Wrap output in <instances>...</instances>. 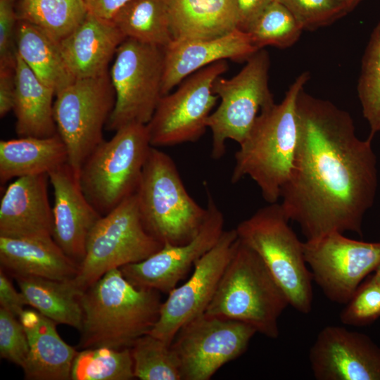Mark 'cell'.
Masks as SVG:
<instances>
[{
  "mask_svg": "<svg viewBox=\"0 0 380 380\" xmlns=\"http://www.w3.org/2000/svg\"><path fill=\"white\" fill-rule=\"evenodd\" d=\"M135 378L141 380H182L178 357L171 345L149 334L130 348Z\"/></svg>",
  "mask_w": 380,
  "mask_h": 380,
  "instance_id": "1f68e13d",
  "label": "cell"
},
{
  "mask_svg": "<svg viewBox=\"0 0 380 380\" xmlns=\"http://www.w3.org/2000/svg\"><path fill=\"white\" fill-rule=\"evenodd\" d=\"M125 39L111 20L87 13L80 25L58 46L75 79L91 78L108 72L110 61Z\"/></svg>",
  "mask_w": 380,
  "mask_h": 380,
  "instance_id": "44dd1931",
  "label": "cell"
},
{
  "mask_svg": "<svg viewBox=\"0 0 380 380\" xmlns=\"http://www.w3.org/2000/svg\"><path fill=\"white\" fill-rule=\"evenodd\" d=\"M172 41L208 39L239 29L235 0H166Z\"/></svg>",
  "mask_w": 380,
  "mask_h": 380,
  "instance_id": "cb8c5ba5",
  "label": "cell"
},
{
  "mask_svg": "<svg viewBox=\"0 0 380 380\" xmlns=\"http://www.w3.org/2000/svg\"><path fill=\"white\" fill-rule=\"evenodd\" d=\"M15 92V68H0V116L13 110Z\"/></svg>",
  "mask_w": 380,
  "mask_h": 380,
  "instance_id": "60d3db41",
  "label": "cell"
},
{
  "mask_svg": "<svg viewBox=\"0 0 380 380\" xmlns=\"http://www.w3.org/2000/svg\"><path fill=\"white\" fill-rule=\"evenodd\" d=\"M111 21L125 38L162 48L172 42L166 0H129Z\"/></svg>",
  "mask_w": 380,
  "mask_h": 380,
  "instance_id": "f1b7e54d",
  "label": "cell"
},
{
  "mask_svg": "<svg viewBox=\"0 0 380 380\" xmlns=\"http://www.w3.org/2000/svg\"><path fill=\"white\" fill-rule=\"evenodd\" d=\"M28 339L29 353L22 367L25 379H71L77 350L58 334L56 323L36 310L25 309L19 317Z\"/></svg>",
  "mask_w": 380,
  "mask_h": 380,
  "instance_id": "7402d4cb",
  "label": "cell"
},
{
  "mask_svg": "<svg viewBox=\"0 0 380 380\" xmlns=\"http://www.w3.org/2000/svg\"><path fill=\"white\" fill-rule=\"evenodd\" d=\"M227 69L226 60L209 65L187 77L174 92L160 98L146 125L151 146L194 142L203 135L219 99L213 92V83Z\"/></svg>",
  "mask_w": 380,
  "mask_h": 380,
  "instance_id": "7c38bea8",
  "label": "cell"
},
{
  "mask_svg": "<svg viewBox=\"0 0 380 380\" xmlns=\"http://www.w3.org/2000/svg\"><path fill=\"white\" fill-rule=\"evenodd\" d=\"M277 203L258 209L236 227L238 238L253 249L284 291L289 305L308 314L312 310V273L300 241Z\"/></svg>",
  "mask_w": 380,
  "mask_h": 380,
  "instance_id": "8992f818",
  "label": "cell"
},
{
  "mask_svg": "<svg viewBox=\"0 0 380 380\" xmlns=\"http://www.w3.org/2000/svg\"><path fill=\"white\" fill-rule=\"evenodd\" d=\"M135 378L130 348L96 347L77 353L72 380H129Z\"/></svg>",
  "mask_w": 380,
  "mask_h": 380,
  "instance_id": "4dcf8cb0",
  "label": "cell"
},
{
  "mask_svg": "<svg viewBox=\"0 0 380 380\" xmlns=\"http://www.w3.org/2000/svg\"><path fill=\"white\" fill-rule=\"evenodd\" d=\"M160 293L133 285L120 269L108 271L81 295L79 348H130L156 323L163 303Z\"/></svg>",
  "mask_w": 380,
  "mask_h": 380,
  "instance_id": "7a4b0ae2",
  "label": "cell"
},
{
  "mask_svg": "<svg viewBox=\"0 0 380 380\" xmlns=\"http://www.w3.org/2000/svg\"><path fill=\"white\" fill-rule=\"evenodd\" d=\"M83 0H18V20L26 21L59 43L83 21Z\"/></svg>",
  "mask_w": 380,
  "mask_h": 380,
  "instance_id": "f546056e",
  "label": "cell"
},
{
  "mask_svg": "<svg viewBox=\"0 0 380 380\" xmlns=\"http://www.w3.org/2000/svg\"><path fill=\"white\" fill-rule=\"evenodd\" d=\"M53 187V239L78 264L85 254L87 237L102 216L83 193L78 174L66 163L48 174Z\"/></svg>",
  "mask_w": 380,
  "mask_h": 380,
  "instance_id": "ac0fdd59",
  "label": "cell"
},
{
  "mask_svg": "<svg viewBox=\"0 0 380 380\" xmlns=\"http://www.w3.org/2000/svg\"><path fill=\"white\" fill-rule=\"evenodd\" d=\"M309 360L317 380H380V347L367 335L343 327L323 328Z\"/></svg>",
  "mask_w": 380,
  "mask_h": 380,
  "instance_id": "e0dca14e",
  "label": "cell"
},
{
  "mask_svg": "<svg viewBox=\"0 0 380 380\" xmlns=\"http://www.w3.org/2000/svg\"><path fill=\"white\" fill-rule=\"evenodd\" d=\"M299 137L280 203L306 240L331 232L362 236L363 218L378 186L372 139H360L347 111L302 89Z\"/></svg>",
  "mask_w": 380,
  "mask_h": 380,
  "instance_id": "6da1fadb",
  "label": "cell"
},
{
  "mask_svg": "<svg viewBox=\"0 0 380 380\" xmlns=\"http://www.w3.org/2000/svg\"><path fill=\"white\" fill-rule=\"evenodd\" d=\"M310 77L302 72L279 103L261 110L234 155L232 182L249 177L269 203H277L291 175L299 137L297 100Z\"/></svg>",
  "mask_w": 380,
  "mask_h": 380,
  "instance_id": "3957f363",
  "label": "cell"
},
{
  "mask_svg": "<svg viewBox=\"0 0 380 380\" xmlns=\"http://www.w3.org/2000/svg\"><path fill=\"white\" fill-rule=\"evenodd\" d=\"M0 262L15 277L64 281L73 279L79 269L53 238L0 236Z\"/></svg>",
  "mask_w": 380,
  "mask_h": 380,
  "instance_id": "603a6c76",
  "label": "cell"
},
{
  "mask_svg": "<svg viewBox=\"0 0 380 380\" xmlns=\"http://www.w3.org/2000/svg\"><path fill=\"white\" fill-rule=\"evenodd\" d=\"M380 317V284L372 277L358 286L340 314L346 325L365 326Z\"/></svg>",
  "mask_w": 380,
  "mask_h": 380,
  "instance_id": "e575fe53",
  "label": "cell"
},
{
  "mask_svg": "<svg viewBox=\"0 0 380 380\" xmlns=\"http://www.w3.org/2000/svg\"><path fill=\"white\" fill-rule=\"evenodd\" d=\"M163 246L146 229L134 194L102 215L92 227L72 282L83 293L108 271L144 260Z\"/></svg>",
  "mask_w": 380,
  "mask_h": 380,
  "instance_id": "ba28073f",
  "label": "cell"
},
{
  "mask_svg": "<svg viewBox=\"0 0 380 380\" xmlns=\"http://www.w3.org/2000/svg\"><path fill=\"white\" fill-rule=\"evenodd\" d=\"M48 179L46 174L26 176L8 186L0 202V236L53 238Z\"/></svg>",
  "mask_w": 380,
  "mask_h": 380,
  "instance_id": "d6986e66",
  "label": "cell"
},
{
  "mask_svg": "<svg viewBox=\"0 0 380 380\" xmlns=\"http://www.w3.org/2000/svg\"><path fill=\"white\" fill-rule=\"evenodd\" d=\"M257 333L243 322L203 313L184 325L171 347L182 380H209L227 362L241 356Z\"/></svg>",
  "mask_w": 380,
  "mask_h": 380,
  "instance_id": "4fadbf2b",
  "label": "cell"
},
{
  "mask_svg": "<svg viewBox=\"0 0 380 380\" xmlns=\"http://www.w3.org/2000/svg\"><path fill=\"white\" fill-rule=\"evenodd\" d=\"M293 15L303 30L329 25L346 13L335 0H278Z\"/></svg>",
  "mask_w": 380,
  "mask_h": 380,
  "instance_id": "d590c367",
  "label": "cell"
},
{
  "mask_svg": "<svg viewBox=\"0 0 380 380\" xmlns=\"http://www.w3.org/2000/svg\"><path fill=\"white\" fill-rule=\"evenodd\" d=\"M331 232L303 242L312 279L327 298L346 304L362 281L380 266V241L365 242Z\"/></svg>",
  "mask_w": 380,
  "mask_h": 380,
  "instance_id": "5bb4252c",
  "label": "cell"
},
{
  "mask_svg": "<svg viewBox=\"0 0 380 380\" xmlns=\"http://www.w3.org/2000/svg\"><path fill=\"white\" fill-rule=\"evenodd\" d=\"M207 196L206 217L195 238L181 245L165 243L144 260L122 267L120 269L129 281L167 294L213 248L224 231V217L208 189Z\"/></svg>",
  "mask_w": 380,
  "mask_h": 380,
  "instance_id": "2e32d148",
  "label": "cell"
},
{
  "mask_svg": "<svg viewBox=\"0 0 380 380\" xmlns=\"http://www.w3.org/2000/svg\"><path fill=\"white\" fill-rule=\"evenodd\" d=\"M372 277L380 284V266L375 270V273Z\"/></svg>",
  "mask_w": 380,
  "mask_h": 380,
  "instance_id": "ee69618b",
  "label": "cell"
},
{
  "mask_svg": "<svg viewBox=\"0 0 380 380\" xmlns=\"http://www.w3.org/2000/svg\"><path fill=\"white\" fill-rule=\"evenodd\" d=\"M258 50L239 29L212 39L172 41L164 48L163 96L200 69L223 60L246 61Z\"/></svg>",
  "mask_w": 380,
  "mask_h": 380,
  "instance_id": "ffe728a7",
  "label": "cell"
},
{
  "mask_svg": "<svg viewBox=\"0 0 380 380\" xmlns=\"http://www.w3.org/2000/svg\"><path fill=\"white\" fill-rule=\"evenodd\" d=\"M29 353L25 329L19 318L0 308V356L21 367Z\"/></svg>",
  "mask_w": 380,
  "mask_h": 380,
  "instance_id": "8d00e7d4",
  "label": "cell"
},
{
  "mask_svg": "<svg viewBox=\"0 0 380 380\" xmlns=\"http://www.w3.org/2000/svg\"><path fill=\"white\" fill-rule=\"evenodd\" d=\"M289 305L284 291L259 255L238 238L205 313L243 322L277 338L279 318Z\"/></svg>",
  "mask_w": 380,
  "mask_h": 380,
  "instance_id": "277c9868",
  "label": "cell"
},
{
  "mask_svg": "<svg viewBox=\"0 0 380 380\" xmlns=\"http://www.w3.org/2000/svg\"><path fill=\"white\" fill-rule=\"evenodd\" d=\"M357 90L363 116L370 128L368 137L373 139L380 132V21L365 47Z\"/></svg>",
  "mask_w": 380,
  "mask_h": 380,
  "instance_id": "d6a6232c",
  "label": "cell"
},
{
  "mask_svg": "<svg viewBox=\"0 0 380 380\" xmlns=\"http://www.w3.org/2000/svg\"><path fill=\"white\" fill-rule=\"evenodd\" d=\"M343 9L346 13L353 11L362 0H335Z\"/></svg>",
  "mask_w": 380,
  "mask_h": 380,
  "instance_id": "7bdbcfd3",
  "label": "cell"
},
{
  "mask_svg": "<svg viewBox=\"0 0 380 380\" xmlns=\"http://www.w3.org/2000/svg\"><path fill=\"white\" fill-rule=\"evenodd\" d=\"M164 48L126 38L109 73L115 102L106 127L147 125L163 96Z\"/></svg>",
  "mask_w": 380,
  "mask_h": 380,
  "instance_id": "30bf717a",
  "label": "cell"
},
{
  "mask_svg": "<svg viewBox=\"0 0 380 380\" xmlns=\"http://www.w3.org/2000/svg\"><path fill=\"white\" fill-rule=\"evenodd\" d=\"M151 147L146 125L129 124L103 139L86 159L80 184L101 215L136 193Z\"/></svg>",
  "mask_w": 380,
  "mask_h": 380,
  "instance_id": "52a82bcc",
  "label": "cell"
},
{
  "mask_svg": "<svg viewBox=\"0 0 380 380\" xmlns=\"http://www.w3.org/2000/svg\"><path fill=\"white\" fill-rule=\"evenodd\" d=\"M239 29L246 31L249 25L272 3L277 0H235Z\"/></svg>",
  "mask_w": 380,
  "mask_h": 380,
  "instance_id": "ab89813d",
  "label": "cell"
},
{
  "mask_svg": "<svg viewBox=\"0 0 380 380\" xmlns=\"http://www.w3.org/2000/svg\"><path fill=\"white\" fill-rule=\"evenodd\" d=\"M53 115L65 143L69 165L79 171L91 153L103 141V129L115 106L109 74L75 79L56 94Z\"/></svg>",
  "mask_w": 380,
  "mask_h": 380,
  "instance_id": "8fae6325",
  "label": "cell"
},
{
  "mask_svg": "<svg viewBox=\"0 0 380 380\" xmlns=\"http://www.w3.org/2000/svg\"><path fill=\"white\" fill-rule=\"evenodd\" d=\"M17 22L14 0H0V68H15Z\"/></svg>",
  "mask_w": 380,
  "mask_h": 380,
  "instance_id": "74e56055",
  "label": "cell"
},
{
  "mask_svg": "<svg viewBox=\"0 0 380 380\" xmlns=\"http://www.w3.org/2000/svg\"><path fill=\"white\" fill-rule=\"evenodd\" d=\"M15 44L23 61L56 94L75 80L64 61L58 43L34 25L18 20Z\"/></svg>",
  "mask_w": 380,
  "mask_h": 380,
  "instance_id": "4316f807",
  "label": "cell"
},
{
  "mask_svg": "<svg viewBox=\"0 0 380 380\" xmlns=\"http://www.w3.org/2000/svg\"><path fill=\"white\" fill-rule=\"evenodd\" d=\"M67 148L57 133L48 137H25L0 141V182L48 175L68 163Z\"/></svg>",
  "mask_w": 380,
  "mask_h": 380,
  "instance_id": "484cf974",
  "label": "cell"
},
{
  "mask_svg": "<svg viewBox=\"0 0 380 380\" xmlns=\"http://www.w3.org/2000/svg\"><path fill=\"white\" fill-rule=\"evenodd\" d=\"M146 229L163 244L191 241L205 219L203 208L189 195L172 158L151 146L136 191Z\"/></svg>",
  "mask_w": 380,
  "mask_h": 380,
  "instance_id": "5b68a950",
  "label": "cell"
},
{
  "mask_svg": "<svg viewBox=\"0 0 380 380\" xmlns=\"http://www.w3.org/2000/svg\"><path fill=\"white\" fill-rule=\"evenodd\" d=\"M237 240L236 229L223 232L213 248L196 262L189 279L167 293L149 334L171 345L184 325L205 313Z\"/></svg>",
  "mask_w": 380,
  "mask_h": 380,
  "instance_id": "9a60e30c",
  "label": "cell"
},
{
  "mask_svg": "<svg viewBox=\"0 0 380 380\" xmlns=\"http://www.w3.org/2000/svg\"><path fill=\"white\" fill-rule=\"evenodd\" d=\"M13 111L19 137H48L58 133L53 115L54 91L42 83L16 51Z\"/></svg>",
  "mask_w": 380,
  "mask_h": 380,
  "instance_id": "d4e9b609",
  "label": "cell"
},
{
  "mask_svg": "<svg viewBox=\"0 0 380 380\" xmlns=\"http://www.w3.org/2000/svg\"><path fill=\"white\" fill-rule=\"evenodd\" d=\"M303 31L291 12L278 0L270 5L248 27L246 32L258 49L293 45Z\"/></svg>",
  "mask_w": 380,
  "mask_h": 380,
  "instance_id": "836d02e7",
  "label": "cell"
},
{
  "mask_svg": "<svg viewBox=\"0 0 380 380\" xmlns=\"http://www.w3.org/2000/svg\"><path fill=\"white\" fill-rule=\"evenodd\" d=\"M270 56L264 49L256 51L246 64L230 78L217 77L213 92L220 99L207 125L212 133L211 156L219 159L228 139L241 144L261 110L274 103L269 88Z\"/></svg>",
  "mask_w": 380,
  "mask_h": 380,
  "instance_id": "9c48e42d",
  "label": "cell"
},
{
  "mask_svg": "<svg viewBox=\"0 0 380 380\" xmlns=\"http://www.w3.org/2000/svg\"><path fill=\"white\" fill-rule=\"evenodd\" d=\"M129 0H83L87 13L111 20L115 14Z\"/></svg>",
  "mask_w": 380,
  "mask_h": 380,
  "instance_id": "b9f144b4",
  "label": "cell"
},
{
  "mask_svg": "<svg viewBox=\"0 0 380 380\" xmlns=\"http://www.w3.org/2000/svg\"><path fill=\"white\" fill-rule=\"evenodd\" d=\"M27 305L56 324H66L79 331L82 324L80 297L72 279L54 280L34 277H15Z\"/></svg>",
  "mask_w": 380,
  "mask_h": 380,
  "instance_id": "83f0119b",
  "label": "cell"
},
{
  "mask_svg": "<svg viewBox=\"0 0 380 380\" xmlns=\"http://www.w3.org/2000/svg\"><path fill=\"white\" fill-rule=\"evenodd\" d=\"M0 305L18 318L27 305L22 293L15 289L2 269L0 271Z\"/></svg>",
  "mask_w": 380,
  "mask_h": 380,
  "instance_id": "f35d334b",
  "label": "cell"
}]
</instances>
